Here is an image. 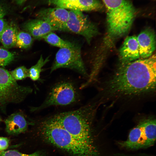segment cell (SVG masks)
<instances>
[{"label": "cell", "instance_id": "2", "mask_svg": "<svg viewBox=\"0 0 156 156\" xmlns=\"http://www.w3.org/2000/svg\"><path fill=\"white\" fill-rule=\"evenodd\" d=\"M37 129L45 141L72 156H100L95 145L88 144L73 136L51 117L38 122Z\"/></svg>", "mask_w": 156, "mask_h": 156}, {"label": "cell", "instance_id": "22", "mask_svg": "<svg viewBox=\"0 0 156 156\" xmlns=\"http://www.w3.org/2000/svg\"><path fill=\"white\" fill-rule=\"evenodd\" d=\"M0 156H46L43 152L37 151L30 154L21 153L15 150H9L0 151Z\"/></svg>", "mask_w": 156, "mask_h": 156}, {"label": "cell", "instance_id": "23", "mask_svg": "<svg viewBox=\"0 0 156 156\" xmlns=\"http://www.w3.org/2000/svg\"><path fill=\"white\" fill-rule=\"evenodd\" d=\"M75 0H50L49 3L57 6L58 7L63 8L66 4L71 3Z\"/></svg>", "mask_w": 156, "mask_h": 156}, {"label": "cell", "instance_id": "8", "mask_svg": "<svg viewBox=\"0 0 156 156\" xmlns=\"http://www.w3.org/2000/svg\"><path fill=\"white\" fill-rule=\"evenodd\" d=\"M62 68L75 70L84 76H88L79 45L75 43L71 47L60 48L57 51L50 73Z\"/></svg>", "mask_w": 156, "mask_h": 156}, {"label": "cell", "instance_id": "18", "mask_svg": "<svg viewBox=\"0 0 156 156\" xmlns=\"http://www.w3.org/2000/svg\"><path fill=\"white\" fill-rule=\"evenodd\" d=\"M49 60V56L44 59L42 55H41L36 63L28 69L29 77L33 81L38 80L42 70V68Z\"/></svg>", "mask_w": 156, "mask_h": 156}, {"label": "cell", "instance_id": "13", "mask_svg": "<svg viewBox=\"0 0 156 156\" xmlns=\"http://www.w3.org/2000/svg\"><path fill=\"white\" fill-rule=\"evenodd\" d=\"M24 29L35 39H41L48 34L56 31L47 22L37 18L31 20L23 25Z\"/></svg>", "mask_w": 156, "mask_h": 156}, {"label": "cell", "instance_id": "14", "mask_svg": "<svg viewBox=\"0 0 156 156\" xmlns=\"http://www.w3.org/2000/svg\"><path fill=\"white\" fill-rule=\"evenodd\" d=\"M120 53L122 60L125 63L135 61L140 57L137 36L126 38L120 49Z\"/></svg>", "mask_w": 156, "mask_h": 156}, {"label": "cell", "instance_id": "15", "mask_svg": "<svg viewBox=\"0 0 156 156\" xmlns=\"http://www.w3.org/2000/svg\"><path fill=\"white\" fill-rule=\"evenodd\" d=\"M102 8V4L97 0H75L63 8L81 12L98 10Z\"/></svg>", "mask_w": 156, "mask_h": 156}, {"label": "cell", "instance_id": "28", "mask_svg": "<svg viewBox=\"0 0 156 156\" xmlns=\"http://www.w3.org/2000/svg\"><path fill=\"white\" fill-rule=\"evenodd\" d=\"M2 119L1 116L0 115V122L2 121Z\"/></svg>", "mask_w": 156, "mask_h": 156}, {"label": "cell", "instance_id": "3", "mask_svg": "<svg viewBox=\"0 0 156 156\" xmlns=\"http://www.w3.org/2000/svg\"><path fill=\"white\" fill-rule=\"evenodd\" d=\"M97 107L96 103H89L77 109L51 117L75 138L88 144L95 145L92 124Z\"/></svg>", "mask_w": 156, "mask_h": 156}, {"label": "cell", "instance_id": "21", "mask_svg": "<svg viewBox=\"0 0 156 156\" xmlns=\"http://www.w3.org/2000/svg\"><path fill=\"white\" fill-rule=\"evenodd\" d=\"M10 72L16 81L29 77V70L24 66H19Z\"/></svg>", "mask_w": 156, "mask_h": 156}, {"label": "cell", "instance_id": "5", "mask_svg": "<svg viewBox=\"0 0 156 156\" xmlns=\"http://www.w3.org/2000/svg\"><path fill=\"white\" fill-rule=\"evenodd\" d=\"M30 87L19 85L10 72L0 67V110L10 104L21 103L33 92Z\"/></svg>", "mask_w": 156, "mask_h": 156}, {"label": "cell", "instance_id": "24", "mask_svg": "<svg viewBox=\"0 0 156 156\" xmlns=\"http://www.w3.org/2000/svg\"><path fill=\"white\" fill-rule=\"evenodd\" d=\"M9 140L7 138L0 136V151L6 150L8 147Z\"/></svg>", "mask_w": 156, "mask_h": 156}, {"label": "cell", "instance_id": "19", "mask_svg": "<svg viewBox=\"0 0 156 156\" xmlns=\"http://www.w3.org/2000/svg\"><path fill=\"white\" fill-rule=\"evenodd\" d=\"M33 42L32 36L29 33L25 31H18L15 46L21 49H27L31 46Z\"/></svg>", "mask_w": 156, "mask_h": 156}, {"label": "cell", "instance_id": "20", "mask_svg": "<svg viewBox=\"0 0 156 156\" xmlns=\"http://www.w3.org/2000/svg\"><path fill=\"white\" fill-rule=\"evenodd\" d=\"M14 54L8 50L0 47V66H7L14 59Z\"/></svg>", "mask_w": 156, "mask_h": 156}, {"label": "cell", "instance_id": "7", "mask_svg": "<svg viewBox=\"0 0 156 156\" xmlns=\"http://www.w3.org/2000/svg\"><path fill=\"white\" fill-rule=\"evenodd\" d=\"M77 93L75 86L68 81H62L55 84L41 105L30 108L31 112H36L53 106H64L76 101Z\"/></svg>", "mask_w": 156, "mask_h": 156}, {"label": "cell", "instance_id": "10", "mask_svg": "<svg viewBox=\"0 0 156 156\" xmlns=\"http://www.w3.org/2000/svg\"><path fill=\"white\" fill-rule=\"evenodd\" d=\"M38 18L47 22L56 31H64L69 17V11L57 7L45 9L37 14Z\"/></svg>", "mask_w": 156, "mask_h": 156}, {"label": "cell", "instance_id": "12", "mask_svg": "<svg viewBox=\"0 0 156 156\" xmlns=\"http://www.w3.org/2000/svg\"><path fill=\"white\" fill-rule=\"evenodd\" d=\"M137 38L140 57L144 59L151 56L155 48V37L154 31L151 29H145L139 34Z\"/></svg>", "mask_w": 156, "mask_h": 156}, {"label": "cell", "instance_id": "11", "mask_svg": "<svg viewBox=\"0 0 156 156\" xmlns=\"http://www.w3.org/2000/svg\"><path fill=\"white\" fill-rule=\"evenodd\" d=\"M26 116L22 111L14 113L4 120L5 131L10 135H17L25 132L29 125H34V122H29Z\"/></svg>", "mask_w": 156, "mask_h": 156}, {"label": "cell", "instance_id": "17", "mask_svg": "<svg viewBox=\"0 0 156 156\" xmlns=\"http://www.w3.org/2000/svg\"><path fill=\"white\" fill-rule=\"evenodd\" d=\"M42 39L49 44L60 48L71 47L75 44V43L62 39L53 32L48 34Z\"/></svg>", "mask_w": 156, "mask_h": 156}, {"label": "cell", "instance_id": "6", "mask_svg": "<svg viewBox=\"0 0 156 156\" xmlns=\"http://www.w3.org/2000/svg\"><path fill=\"white\" fill-rule=\"evenodd\" d=\"M156 120L151 118L140 122L130 131L126 140L118 142L129 150L146 148L153 146L156 140Z\"/></svg>", "mask_w": 156, "mask_h": 156}, {"label": "cell", "instance_id": "26", "mask_svg": "<svg viewBox=\"0 0 156 156\" xmlns=\"http://www.w3.org/2000/svg\"><path fill=\"white\" fill-rule=\"evenodd\" d=\"M6 14V12L0 4V19L3 18Z\"/></svg>", "mask_w": 156, "mask_h": 156}, {"label": "cell", "instance_id": "25", "mask_svg": "<svg viewBox=\"0 0 156 156\" xmlns=\"http://www.w3.org/2000/svg\"><path fill=\"white\" fill-rule=\"evenodd\" d=\"M8 24L3 18L0 19V42L2 34Z\"/></svg>", "mask_w": 156, "mask_h": 156}, {"label": "cell", "instance_id": "4", "mask_svg": "<svg viewBox=\"0 0 156 156\" xmlns=\"http://www.w3.org/2000/svg\"><path fill=\"white\" fill-rule=\"evenodd\" d=\"M106 9L109 36L118 38L130 29L136 14V10L128 0H102Z\"/></svg>", "mask_w": 156, "mask_h": 156}, {"label": "cell", "instance_id": "1", "mask_svg": "<svg viewBox=\"0 0 156 156\" xmlns=\"http://www.w3.org/2000/svg\"><path fill=\"white\" fill-rule=\"evenodd\" d=\"M123 64L108 82L109 93L118 96H138L156 89V56Z\"/></svg>", "mask_w": 156, "mask_h": 156}, {"label": "cell", "instance_id": "16", "mask_svg": "<svg viewBox=\"0 0 156 156\" xmlns=\"http://www.w3.org/2000/svg\"><path fill=\"white\" fill-rule=\"evenodd\" d=\"M18 31L16 25L12 23L8 24L2 34L0 40L4 48L10 49L15 46Z\"/></svg>", "mask_w": 156, "mask_h": 156}, {"label": "cell", "instance_id": "9", "mask_svg": "<svg viewBox=\"0 0 156 156\" xmlns=\"http://www.w3.org/2000/svg\"><path fill=\"white\" fill-rule=\"evenodd\" d=\"M64 31L83 36L88 44L98 34L97 27L82 12L74 10L69 11V17Z\"/></svg>", "mask_w": 156, "mask_h": 156}, {"label": "cell", "instance_id": "27", "mask_svg": "<svg viewBox=\"0 0 156 156\" xmlns=\"http://www.w3.org/2000/svg\"><path fill=\"white\" fill-rule=\"evenodd\" d=\"M27 0H16V3L18 5H21L25 2Z\"/></svg>", "mask_w": 156, "mask_h": 156}]
</instances>
